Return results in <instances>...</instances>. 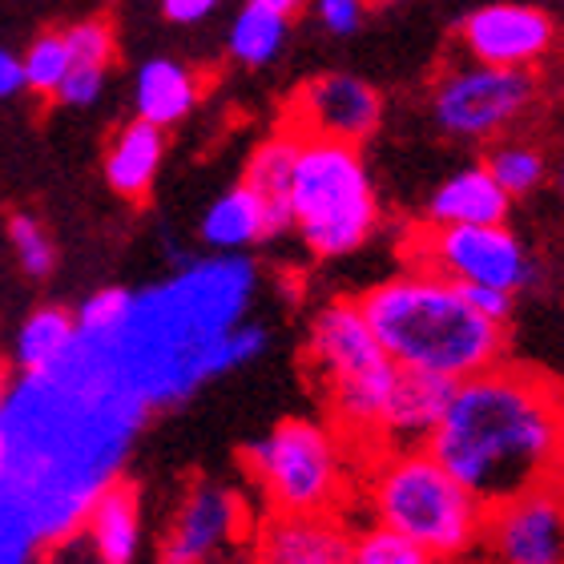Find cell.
<instances>
[{"label":"cell","instance_id":"cell-1","mask_svg":"<svg viewBox=\"0 0 564 564\" xmlns=\"http://www.w3.org/2000/svg\"><path fill=\"white\" fill-rule=\"evenodd\" d=\"M423 447L484 508H496L541 488L556 468L564 452V395L549 379L496 364L459 379Z\"/></svg>","mask_w":564,"mask_h":564},{"label":"cell","instance_id":"cell-2","mask_svg":"<svg viewBox=\"0 0 564 564\" xmlns=\"http://www.w3.org/2000/svg\"><path fill=\"white\" fill-rule=\"evenodd\" d=\"M250 294L254 267L247 259L198 262L158 291L133 294L130 318L97 339L109 343L121 379L141 400L162 408L235 367L230 327L242 323Z\"/></svg>","mask_w":564,"mask_h":564},{"label":"cell","instance_id":"cell-3","mask_svg":"<svg viewBox=\"0 0 564 564\" xmlns=\"http://www.w3.org/2000/svg\"><path fill=\"white\" fill-rule=\"evenodd\" d=\"M367 327L391 364L420 367L447 379H468L500 364L505 327L484 318L464 299L456 279L432 271H408L371 286L359 299Z\"/></svg>","mask_w":564,"mask_h":564},{"label":"cell","instance_id":"cell-4","mask_svg":"<svg viewBox=\"0 0 564 564\" xmlns=\"http://www.w3.org/2000/svg\"><path fill=\"white\" fill-rule=\"evenodd\" d=\"M371 508L379 524L403 532L432 556H464L484 541L488 508L427 452L395 447L371 480Z\"/></svg>","mask_w":564,"mask_h":564},{"label":"cell","instance_id":"cell-5","mask_svg":"<svg viewBox=\"0 0 564 564\" xmlns=\"http://www.w3.org/2000/svg\"><path fill=\"white\" fill-rule=\"evenodd\" d=\"M379 202L359 145L303 138L291 174V226L318 259H343L371 238Z\"/></svg>","mask_w":564,"mask_h":564},{"label":"cell","instance_id":"cell-6","mask_svg":"<svg viewBox=\"0 0 564 564\" xmlns=\"http://www.w3.org/2000/svg\"><path fill=\"white\" fill-rule=\"evenodd\" d=\"M306 359L327 391L335 423L347 435L376 440L379 412H383V400L400 367L379 347L359 303H330L318 311L311 323V339H306Z\"/></svg>","mask_w":564,"mask_h":564},{"label":"cell","instance_id":"cell-7","mask_svg":"<svg viewBox=\"0 0 564 564\" xmlns=\"http://www.w3.org/2000/svg\"><path fill=\"white\" fill-rule=\"evenodd\" d=\"M247 471L274 512H330L343 496V456L335 432L311 420H282L247 447Z\"/></svg>","mask_w":564,"mask_h":564},{"label":"cell","instance_id":"cell-8","mask_svg":"<svg viewBox=\"0 0 564 564\" xmlns=\"http://www.w3.org/2000/svg\"><path fill=\"white\" fill-rule=\"evenodd\" d=\"M415 271H432L456 282H484L517 294L532 279V259L505 223L484 226H435L408 242Z\"/></svg>","mask_w":564,"mask_h":564},{"label":"cell","instance_id":"cell-9","mask_svg":"<svg viewBox=\"0 0 564 564\" xmlns=\"http://www.w3.org/2000/svg\"><path fill=\"white\" fill-rule=\"evenodd\" d=\"M536 101V82L529 69H505V65H468L447 73L435 85L432 113L435 126L447 138L480 141L517 126Z\"/></svg>","mask_w":564,"mask_h":564},{"label":"cell","instance_id":"cell-10","mask_svg":"<svg viewBox=\"0 0 564 564\" xmlns=\"http://www.w3.org/2000/svg\"><path fill=\"white\" fill-rule=\"evenodd\" d=\"M379 118H383V97L371 85L351 73H327V77L306 82L291 97L286 130H294L299 138H330L359 145L379 130Z\"/></svg>","mask_w":564,"mask_h":564},{"label":"cell","instance_id":"cell-11","mask_svg":"<svg viewBox=\"0 0 564 564\" xmlns=\"http://www.w3.org/2000/svg\"><path fill=\"white\" fill-rule=\"evenodd\" d=\"M459 41L480 65L505 69H532L553 48L556 24L536 4H484L459 21Z\"/></svg>","mask_w":564,"mask_h":564},{"label":"cell","instance_id":"cell-12","mask_svg":"<svg viewBox=\"0 0 564 564\" xmlns=\"http://www.w3.org/2000/svg\"><path fill=\"white\" fill-rule=\"evenodd\" d=\"M484 541L508 564H564V500L532 488L488 508Z\"/></svg>","mask_w":564,"mask_h":564},{"label":"cell","instance_id":"cell-13","mask_svg":"<svg viewBox=\"0 0 564 564\" xmlns=\"http://www.w3.org/2000/svg\"><path fill=\"white\" fill-rule=\"evenodd\" d=\"M247 524V508L238 500V492L223 488V484H198L186 496V505L177 508L174 529L162 541V561L170 564H194L226 549L230 541L242 536Z\"/></svg>","mask_w":564,"mask_h":564},{"label":"cell","instance_id":"cell-14","mask_svg":"<svg viewBox=\"0 0 564 564\" xmlns=\"http://www.w3.org/2000/svg\"><path fill=\"white\" fill-rule=\"evenodd\" d=\"M400 367V364H395ZM459 379L435 376V371H420V367H400L395 383H391L383 412H379V432L376 444L383 447H423L432 427L444 415L452 391Z\"/></svg>","mask_w":564,"mask_h":564},{"label":"cell","instance_id":"cell-15","mask_svg":"<svg viewBox=\"0 0 564 564\" xmlns=\"http://www.w3.org/2000/svg\"><path fill=\"white\" fill-rule=\"evenodd\" d=\"M259 553L274 564H343L351 561V541L330 512H274L259 536Z\"/></svg>","mask_w":564,"mask_h":564},{"label":"cell","instance_id":"cell-16","mask_svg":"<svg viewBox=\"0 0 564 564\" xmlns=\"http://www.w3.org/2000/svg\"><path fill=\"white\" fill-rule=\"evenodd\" d=\"M508 194L500 189L488 165H468L444 182L432 194V214L435 226H484V223H505L508 218Z\"/></svg>","mask_w":564,"mask_h":564},{"label":"cell","instance_id":"cell-17","mask_svg":"<svg viewBox=\"0 0 564 564\" xmlns=\"http://www.w3.org/2000/svg\"><path fill=\"white\" fill-rule=\"evenodd\" d=\"M89 529L94 553L106 564H126L138 553L141 536V500L138 488H130L126 480H109L101 492L94 496V505L82 520Z\"/></svg>","mask_w":564,"mask_h":564},{"label":"cell","instance_id":"cell-18","mask_svg":"<svg viewBox=\"0 0 564 564\" xmlns=\"http://www.w3.org/2000/svg\"><path fill=\"white\" fill-rule=\"evenodd\" d=\"M162 158H165L162 126H153V121H145V118H133L130 126H121L118 138L109 141L106 182L118 189L121 198L141 202L150 194L158 170H162Z\"/></svg>","mask_w":564,"mask_h":564},{"label":"cell","instance_id":"cell-19","mask_svg":"<svg viewBox=\"0 0 564 564\" xmlns=\"http://www.w3.org/2000/svg\"><path fill=\"white\" fill-rule=\"evenodd\" d=\"M299 133L282 130L267 138L259 150L250 153L247 177L242 186L254 189V198L262 202L267 214V235H282L291 226V174H294V153H299Z\"/></svg>","mask_w":564,"mask_h":564},{"label":"cell","instance_id":"cell-20","mask_svg":"<svg viewBox=\"0 0 564 564\" xmlns=\"http://www.w3.org/2000/svg\"><path fill=\"white\" fill-rule=\"evenodd\" d=\"M202 85L194 77V69H186L182 61L158 57L145 61L138 69V85H133V106H138V118L153 121V126H177L189 109L198 106Z\"/></svg>","mask_w":564,"mask_h":564},{"label":"cell","instance_id":"cell-21","mask_svg":"<svg viewBox=\"0 0 564 564\" xmlns=\"http://www.w3.org/2000/svg\"><path fill=\"white\" fill-rule=\"evenodd\" d=\"M202 238L214 250H242L250 242H259V238H271L267 235V214H262V202L254 198V189H226L202 218Z\"/></svg>","mask_w":564,"mask_h":564},{"label":"cell","instance_id":"cell-22","mask_svg":"<svg viewBox=\"0 0 564 564\" xmlns=\"http://www.w3.org/2000/svg\"><path fill=\"white\" fill-rule=\"evenodd\" d=\"M73 339H77V318L65 306H41V311L24 318L21 335H17V364L24 371L48 367L53 359L69 351Z\"/></svg>","mask_w":564,"mask_h":564},{"label":"cell","instance_id":"cell-23","mask_svg":"<svg viewBox=\"0 0 564 564\" xmlns=\"http://www.w3.org/2000/svg\"><path fill=\"white\" fill-rule=\"evenodd\" d=\"M282 41H286V17L262 9V4H247L230 24V57L250 65V69L271 65L282 53Z\"/></svg>","mask_w":564,"mask_h":564},{"label":"cell","instance_id":"cell-24","mask_svg":"<svg viewBox=\"0 0 564 564\" xmlns=\"http://www.w3.org/2000/svg\"><path fill=\"white\" fill-rule=\"evenodd\" d=\"M484 165H488V174L500 182V189H505L508 198L532 194V189L544 182V174H549L544 153L532 150V145H500V150H492V158Z\"/></svg>","mask_w":564,"mask_h":564},{"label":"cell","instance_id":"cell-25","mask_svg":"<svg viewBox=\"0 0 564 564\" xmlns=\"http://www.w3.org/2000/svg\"><path fill=\"white\" fill-rule=\"evenodd\" d=\"M24 69V89L48 97L57 94V85L65 82V73L73 69L69 61V45H65V33H41L29 45V53L21 57Z\"/></svg>","mask_w":564,"mask_h":564},{"label":"cell","instance_id":"cell-26","mask_svg":"<svg viewBox=\"0 0 564 564\" xmlns=\"http://www.w3.org/2000/svg\"><path fill=\"white\" fill-rule=\"evenodd\" d=\"M351 561L355 564H427L432 556L423 553L412 536H403V532L379 524V529L364 532L359 541H351Z\"/></svg>","mask_w":564,"mask_h":564},{"label":"cell","instance_id":"cell-27","mask_svg":"<svg viewBox=\"0 0 564 564\" xmlns=\"http://www.w3.org/2000/svg\"><path fill=\"white\" fill-rule=\"evenodd\" d=\"M9 238L12 247H17V259H21L24 274H33V279H45L53 271V242H48L45 226L36 223L33 214H12L9 218Z\"/></svg>","mask_w":564,"mask_h":564},{"label":"cell","instance_id":"cell-28","mask_svg":"<svg viewBox=\"0 0 564 564\" xmlns=\"http://www.w3.org/2000/svg\"><path fill=\"white\" fill-rule=\"evenodd\" d=\"M133 294L121 291V286H109V291H97L94 299H85L82 311H77V335H113V330L130 318Z\"/></svg>","mask_w":564,"mask_h":564},{"label":"cell","instance_id":"cell-29","mask_svg":"<svg viewBox=\"0 0 564 564\" xmlns=\"http://www.w3.org/2000/svg\"><path fill=\"white\" fill-rule=\"evenodd\" d=\"M73 65H94V69H109L113 61V29L106 21H82L65 33Z\"/></svg>","mask_w":564,"mask_h":564},{"label":"cell","instance_id":"cell-30","mask_svg":"<svg viewBox=\"0 0 564 564\" xmlns=\"http://www.w3.org/2000/svg\"><path fill=\"white\" fill-rule=\"evenodd\" d=\"M101 89H106V69H94V65H73L69 73H65V82L57 85L61 106H94L97 97H101Z\"/></svg>","mask_w":564,"mask_h":564},{"label":"cell","instance_id":"cell-31","mask_svg":"<svg viewBox=\"0 0 564 564\" xmlns=\"http://www.w3.org/2000/svg\"><path fill=\"white\" fill-rule=\"evenodd\" d=\"M459 291H464V299H468V303L476 306L484 318H492V323H500V327H505L508 318H512V294L500 291V286H484V282H459Z\"/></svg>","mask_w":564,"mask_h":564},{"label":"cell","instance_id":"cell-32","mask_svg":"<svg viewBox=\"0 0 564 564\" xmlns=\"http://www.w3.org/2000/svg\"><path fill=\"white\" fill-rule=\"evenodd\" d=\"M364 9H367V0H318V17H323V24L339 36H347V33L359 29Z\"/></svg>","mask_w":564,"mask_h":564},{"label":"cell","instance_id":"cell-33","mask_svg":"<svg viewBox=\"0 0 564 564\" xmlns=\"http://www.w3.org/2000/svg\"><path fill=\"white\" fill-rule=\"evenodd\" d=\"M218 0H162V12L174 24H198L202 17H210Z\"/></svg>","mask_w":564,"mask_h":564},{"label":"cell","instance_id":"cell-34","mask_svg":"<svg viewBox=\"0 0 564 564\" xmlns=\"http://www.w3.org/2000/svg\"><path fill=\"white\" fill-rule=\"evenodd\" d=\"M24 89V69H21V57L9 53V48H0V97H12Z\"/></svg>","mask_w":564,"mask_h":564},{"label":"cell","instance_id":"cell-35","mask_svg":"<svg viewBox=\"0 0 564 564\" xmlns=\"http://www.w3.org/2000/svg\"><path fill=\"white\" fill-rule=\"evenodd\" d=\"M247 4H262V9H274L282 17H291V12L303 9V0H247Z\"/></svg>","mask_w":564,"mask_h":564},{"label":"cell","instance_id":"cell-36","mask_svg":"<svg viewBox=\"0 0 564 564\" xmlns=\"http://www.w3.org/2000/svg\"><path fill=\"white\" fill-rule=\"evenodd\" d=\"M0 403H4V371H0Z\"/></svg>","mask_w":564,"mask_h":564},{"label":"cell","instance_id":"cell-37","mask_svg":"<svg viewBox=\"0 0 564 564\" xmlns=\"http://www.w3.org/2000/svg\"><path fill=\"white\" fill-rule=\"evenodd\" d=\"M556 177H561V194H564V162H561V170H556Z\"/></svg>","mask_w":564,"mask_h":564}]
</instances>
